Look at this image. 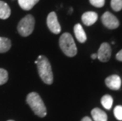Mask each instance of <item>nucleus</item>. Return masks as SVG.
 Here are the masks:
<instances>
[{"label": "nucleus", "instance_id": "nucleus-1", "mask_svg": "<svg viewBox=\"0 0 122 121\" xmlns=\"http://www.w3.org/2000/svg\"><path fill=\"white\" fill-rule=\"evenodd\" d=\"M37 65L38 73L41 79L46 84L51 85L53 83L54 76L53 72L51 69V65L50 61L45 56L40 55L38 57V59L35 61Z\"/></svg>", "mask_w": 122, "mask_h": 121}, {"label": "nucleus", "instance_id": "nucleus-2", "mask_svg": "<svg viewBox=\"0 0 122 121\" xmlns=\"http://www.w3.org/2000/svg\"><path fill=\"white\" fill-rule=\"evenodd\" d=\"M26 102L34 113L40 117H45L46 116V109L40 94L36 92L28 94L26 97Z\"/></svg>", "mask_w": 122, "mask_h": 121}, {"label": "nucleus", "instance_id": "nucleus-3", "mask_svg": "<svg viewBox=\"0 0 122 121\" xmlns=\"http://www.w3.org/2000/svg\"><path fill=\"white\" fill-rule=\"evenodd\" d=\"M59 46L65 54L68 57H74L77 53V48L73 38L68 32L63 33L59 39Z\"/></svg>", "mask_w": 122, "mask_h": 121}, {"label": "nucleus", "instance_id": "nucleus-4", "mask_svg": "<svg viewBox=\"0 0 122 121\" xmlns=\"http://www.w3.org/2000/svg\"><path fill=\"white\" fill-rule=\"evenodd\" d=\"M35 27V18L32 15L28 14L18 23L17 31L21 36L26 37L32 33Z\"/></svg>", "mask_w": 122, "mask_h": 121}, {"label": "nucleus", "instance_id": "nucleus-5", "mask_svg": "<svg viewBox=\"0 0 122 121\" xmlns=\"http://www.w3.org/2000/svg\"><path fill=\"white\" fill-rule=\"evenodd\" d=\"M102 22L103 25L109 29H116L120 24L117 17L108 11L105 12L102 16Z\"/></svg>", "mask_w": 122, "mask_h": 121}, {"label": "nucleus", "instance_id": "nucleus-6", "mask_svg": "<svg viewBox=\"0 0 122 121\" xmlns=\"http://www.w3.org/2000/svg\"><path fill=\"white\" fill-rule=\"evenodd\" d=\"M46 24L50 31L54 34H59L61 32V25L58 20V17L55 12H51L48 14Z\"/></svg>", "mask_w": 122, "mask_h": 121}, {"label": "nucleus", "instance_id": "nucleus-7", "mask_svg": "<svg viewBox=\"0 0 122 121\" xmlns=\"http://www.w3.org/2000/svg\"><path fill=\"white\" fill-rule=\"evenodd\" d=\"M111 47L107 43H103L101 44L97 53V58L102 62H106L110 59L111 57Z\"/></svg>", "mask_w": 122, "mask_h": 121}, {"label": "nucleus", "instance_id": "nucleus-8", "mask_svg": "<svg viewBox=\"0 0 122 121\" xmlns=\"http://www.w3.org/2000/svg\"><path fill=\"white\" fill-rule=\"evenodd\" d=\"M105 83L106 87L110 90L117 91L121 87V79L117 75H111L106 79Z\"/></svg>", "mask_w": 122, "mask_h": 121}, {"label": "nucleus", "instance_id": "nucleus-9", "mask_svg": "<svg viewBox=\"0 0 122 121\" xmlns=\"http://www.w3.org/2000/svg\"><path fill=\"white\" fill-rule=\"evenodd\" d=\"M81 20L83 23L86 25V26H91V25L94 24L98 20V14L95 12L93 11H88L85 12L82 15Z\"/></svg>", "mask_w": 122, "mask_h": 121}, {"label": "nucleus", "instance_id": "nucleus-10", "mask_svg": "<svg viewBox=\"0 0 122 121\" xmlns=\"http://www.w3.org/2000/svg\"><path fill=\"white\" fill-rule=\"evenodd\" d=\"M74 34L75 36H76V39L79 41L80 43H84L86 42L87 40V35L86 33H85L84 28H83L82 25L80 24H76L74 26Z\"/></svg>", "mask_w": 122, "mask_h": 121}, {"label": "nucleus", "instance_id": "nucleus-11", "mask_svg": "<svg viewBox=\"0 0 122 121\" xmlns=\"http://www.w3.org/2000/svg\"><path fill=\"white\" fill-rule=\"evenodd\" d=\"M92 116L94 121H107L106 113L98 108H95L92 110Z\"/></svg>", "mask_w": 122, "mask_h": 121}, {"label": "nucleus", "instance_id": "nucleus-12", "mask_svg": "<svg viewBox=\"0 0 122 121\" xmlns=\"http://www.w3.org/2000/svg\"><path fill=\"white\" fill-rule=\"evenodd\" d=\"M10 14H11V10L9 5L3 1H0V19L6 20L9 18Z\"/></svg>", "mask_w": 122, "mask_h": 121}, {"label": "nucleus", "instance_id": "nucleus-13", "mask_svg": "<svg viewBox=\"0 0 122 121\" xmlns=\"http://www.w3.org/2000/svg\"><path fill=\"white\" fill-rule=\"evenodd\" d=\"M40 0H18V4L20 8L25 10H30L35 6Z\"/></svg>", "mask_w": 122, "mask_h": 121}, {"label": "nucleus", "instance_id": "nucleus-14", "mask_svg": "<svg viewBox=\"0 0 122 121\" xmlns=\"http://www.w3.org/2000/svg\"><path fill=\"white\" fill-rule=\"evenodd\" d=\"M11 47V41L8 38L0 37V53L7 52Z\"/></svg>", "mask_w": 122, "mask_h": 121}, {"label": "nucleus", "instance_id": "nucleus-15", "mask_svg": "<svg viewBox=\"0 0 122 121\" xmlns=\"http://www.w3.org/2000/svg\"><path fill=\"white\" fill-rule=\"evenodd\" d=\"M101 103H102V106L105 108V109L110 110L113 106V99L112 96L109 94H106L104 95L102 99H101Z\"/></svg>", "mask_w": 122, "mask_h": 121}, {"label": "nucleus", "instance_id": "nucleus-16", "mask_svg": "<svg viewBox=\"0 0 122 121\" xmlns=\"http://www.w3.org/2000/svg\"><path fill=\"white\" fill-rule=\"evenodd\" d=\"M111 8L114 11L118 12L122 10V0H111Z\"/></svg>", "mask_w": 122, "mask_h": 121}, {"label": "nucleus", "instance_id": "nucleus-17", "mask_svg": "<svg viewBox=\"0 0 122 121\" xmlns=\"http://www.w3.org/2000/svg\"><path fill=\"white\" fill-rule=\"evenodd\" d=\"M8 80V73L6 69L0 68V85H3Z\"/></svg>", "mask_w": 122, "mask_h": 121}, {"label": "nucleus", "instance_id": "nucleus-18", "mask_svg": "<svg viewBox=\"0 0 122 121\" xmlns=\"http://www.w3.org/2000/svg\"><path fill=\"white\" fill-rule=\"evenodd\" d=\"M113 114L115 116L116 119L118 120H122V106L121 105H117L114 108Z\"/></svg>", "mask_w": 122, "mask_h": 121}, {"label": "nucleus", "instance_id": "nucleus-19", "mask_svg": "<svg viewBox=\"0 0 122 121\" xmlns=\"http://www.w3.org/2000/svg\"><path fill=\"white\" fill-rule=\"evenodd\" d=\"M90 3L93 6L97 7V8H101L105 5L106 1L105 0H89Z\"/></svg>", "mask_w": 122, "mask_h": 121}, {"label": "nucleus", "instance_id": "nucleus-20", "mask_svg": "<svg viewBox=\"0 0 122 121\" xmlns=\"http://www.w3.org/2000/svg\"><path fill=\"white\" fill-rule=\"evenodd\" d=\"M116 58H117V60H118L119 61H122V50H121L117 53Z\"/></svg>", "mask_w": 122, "mask_h": 121}, {"label": "nucleus", "instance_id": "nucleus-21", "mask_svg": "<svg viewBox=\"0 0 122 121\" xmlns=\"http://www.w3.org/2000/svg\"><path fill=\"white\" fill-rule=\"evenodd\" d=\"M81 121H92V119H91L90 117H88V116H85L84 117L83 119L81 120Z\"/></svg>", "mask_w": 122, "mask_h": 121}, {"label": "nucleus", "instance_id": "nucleus-22", "mask_svg": "<svg viewBox=\"0 0 122 121\" xmlns=\"http://www.w3.org/2000/svg\"><path fill=\"white\" fill-rule=\"evenodd\" d=\"M92 59H96V58H97V53H93V54H92Z\"/></svg>", "mask_w": 122, "mask_h": 121}, {"label": "nucleus", "instance_id": "nucleus-23", "mask_svg": "<svg viewBox=\"0 0 122 121\" xmlns=\"http://www.w3.org/2000/svg\"><path fill=\"white\" fill-rule=\"evenodd\" d=\"M8 121H14V120H8Z\"/></svg>", "mask_w": 122, "mask_h": 121}]
</instances>
